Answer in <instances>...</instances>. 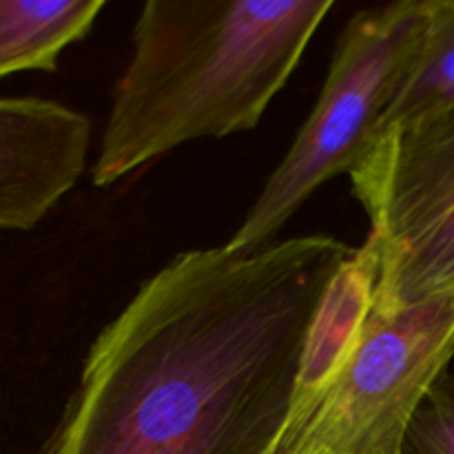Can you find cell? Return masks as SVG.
<instances>
[{
	"mask_svg": "<svg viewBox=\"0 0 454 454\" xmlns=\"http://www.w3.org/2000/svg\"><path fill=\"white\" fill-rule=\"evenodd\" d=\"M353 248L184 251L106 324L40 454H279L315 310Z\"/></svg>",
	"mask_w": 454,
	"mask_h": 454,
	"instance_id": "6da1fadb",
	"label": "cell"
},
{
	"mask_svg": "<svg viewBox=\"0 0 454 454\" xmlns=\"http://www.w3.org/2000/svg\"><path fill=\"white\" fill-rule=\"evenodd\" d=\"M333 7L331 0L142 4L93 184H115L186 142L255 129Z\"/></svg>",
	"mask_w": 454,
	"mask_h": 454,
	"instance_id": "7a4b0ae2",
	"label": "cell"
},
{
	"mask_svg": "<svg viewBox=\"0 0 454 454\" xmlns=\"http://www.w3.org/2000/svg\"><path fill=\"white\" fill-rule=\"evenodd\" d=\"M426 3L397 0L350 18L313 111L224 244L229 251L251 253L273 244L319 186L357 167L419 43Z\"/></svg>",
	"mask_w": 454,
	"mask_h": 454,
	"instance_id": "3957f363",
	"label": "cell"
},
{
	"mask_svg": "<svg viewBox=\"0 0 454 454\" xmlns=\"http://www.w3.org/2000/svg\"><path fill=\"white\" fill-rule=\"evenodd\" d=\"M348 176L380 247L372 310L454 291V105L372 142Z\"/></svg>",
	"mask_w": 454,
	"mask_h": 454,
	"instance_id": "277c9868",
	"label": "cell"
},
{
	"mask_svg": "<svg viewBox=\"0 0 454 454\" xmlns=\"http://www.w3.org/2000/svg\"><path fill=\"white\" fill-rule=\"evenodd\" d=\"M454 357V291L368 315L348 364L279 454H403L412 417Z\"/></svg>",
	"mask_w": 454,
	"mask_h": 454,
	"instance_id": "5b68a950",
	"label": "cell"
},
{
	"mask_svg": "<svg viewBox=\"0 0 454 454\" xmlns=\"http://www.w3.org/2000/svg\"><path fill=\"white\" fill-rule=\"evenodd\" d=\"M91 122L40 98H0V231H29L78 184Z\"/></svg>",
	"mask_w": 454,
	"mask_h": 454,
	"instance_id": "8992f818",
	"label": "cell"
},
{
	"mask_svg": "<svg viewBox=\"0 0 454 454\" xmlns=\"http://www.w3.org/2000/svg\"><path fill=\"white\" fill-rule=\"evenodd\" d=\"M377 279H380V247L377 239L368 235L366 242L353 248L348 260L340 266L315 310L301 353L291 421L282 448L291 443L309 424L331 386L348 364L372 310Z\"/></svg>",
	"mask_w": 454,
	"mask_h": 454,
	"instance_id": "52a82bcc",
	"label": "cell"
},
{
	"mask_svg": "<svg viewBox=\"0 0 454 454\" xmlns=\"http://www.w3.org/2000/svg\"><path fill=\"white\" fill-rule=\"evenodd\" d=\"M106 0H0V78L56 71L69 44L91 31Z\"/></svg>",
	"mask_w": 454,
	"mask_h": 454,
	"instance_id": "ba28073f",
	"label": "cell"
},
{
	"mask_svg": "<svg viewBox=\"0 0 454 454\" xmlns=\"http://www.w3.org/2000/svg\"><path fill=\"white\" fill-rule=\"evenodd\" d=\"M454 105V0H428L415 53L377 129L386 133ZM372 146V145H371Z\"/></svg>",
	"mask_w": 454,
	"mask_h": 454,
	"instance_id": "9c48e42d",
	"label": "cell"
},
{
	"mask_svg": "<svg viewBox=\"0 0 454 454\" xmlns=\"http://www.w3.org/2000/svg\"><path fill=\"white\" fill-rule=\"evenodd\" d=\"M403 454H454V372H443L412 417Z\"/></svg>",
	"mask_w": 454,
	"mask_h": 454,
	"instance_id": "30bf717a",
	"label": "cell"
}]
</instances>
